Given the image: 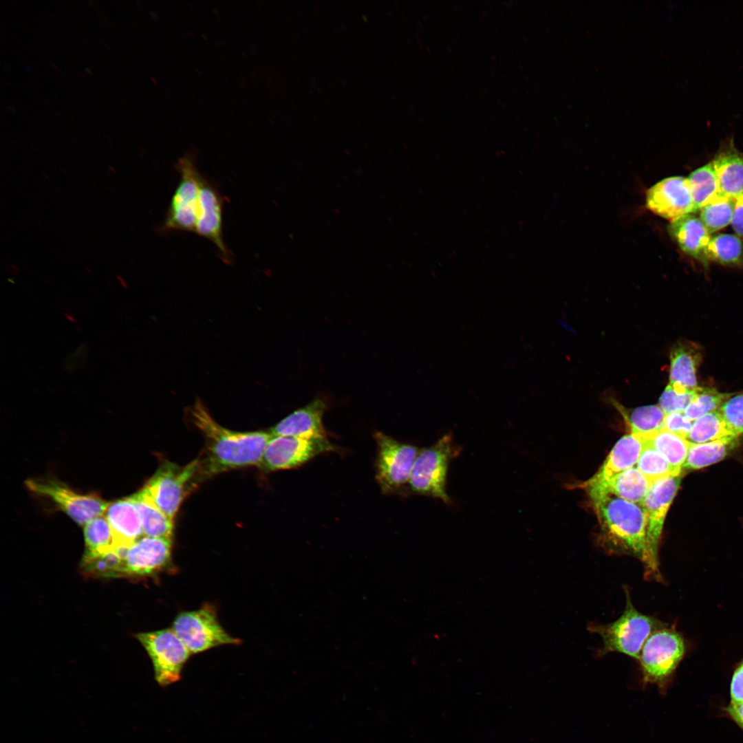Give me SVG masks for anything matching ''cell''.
I'll use <instances>...</instances> for the list:
<instances>
[{"label": "cell", "instance_id": "obj_1", "mask_svg": "<svg viewBox=\"0 0 743 743\" xmlns=\"http://www.w3.org/2000/svg\"><path fill=\"white\" fill-rule=\"evenodd\" d=\"M191 417L206 442L204 455L199 460L200 473L210 476L261 466L265 449L273 436L270 431L239 432L226 429L212 418L199 400L191 409Z\"/></svg>", "mask_w": 743, "mask_h": 743}, {"label": "cell", "instance_id": "obj_2", "mask_svg": "<svg viewBox=\"0 0 743 743\" xmlns=\"http://www.w3.org/2000/svg\"><path fill=\"white\" fill-rule=\"evenodd\" d=\"M603 530V546L647 564L646 517L642 505L624 499L599 485L585 484Z\"/></svg>", "mask_w": 743, "mask_h": 743}, {"label": "cell", "instance_id": "obj_3", "mask_svg": "<svg viewBox=\"0 0 743 743\" xmlns=\"http://www.w3.org/2000/svg\"><path fill=\"white\" fill-rule=\"evenodd\" d=\"M624 591L626 604L620 617L608 624L590 623L588 629L599 634L602 639L603 647L598 655L618 652L638 660L648 637L667 623L638 611L632 601L629 589L626 587Z\"/></svg>", "mask_w": 743, "mask_h": 743}, {"label": "cell", "instance_id": "obj_4", "mask_svg": "<svg viewBox=\"0 0 743 743\" xmlns=\"http://www.w3.org/2000/svg\"><path fill=\"white\" fill-rule=\"evenodd\" d=\"M682 635L667 624L646 640L638 661L643 685H656L665 691L685 654Z\"/></svg>", "mask_w": 743, "mask_h": 743}, {"label": "cell", "instance_id": "obj_5", "mask_svg": "<svg viewBox=\"0 0 743 743\" xmlns=\"http://www.w3.org/2000/svg\"><path fill=\"white\" fill-rule=\"evenodd\" d=\"M459 452L451 434H445L431 446L420 449L408 482L411 491L450 503L446 490L447 471L450 462Z\"/></svg>", "mask_w": 743, "mask_h": 743}, {"label": "cell", "instance_id": "obj_6", "mask_svg": "<svg viewBox=\"0 0 743 743\" xmlns=\"http://www.w3.org/2000/svg\"><path fill=\"white\" fill-rule=\"evenodd\" d=\"M681 475L664 477L652 482L642 504L646 517L647 564L644 578L663 581L658 550L665 519L681 482Z\"/></svg>", "mask_w": 743, "mask_h": 743}, {"label": "cell", "instance_id": "obj_7", "mask_svg": "<svg viewBox=\"0 0 743 743\" xmlns=\"http://www.w3.org/2000/svg\"><path fill=\"white\" fill-rule=\"evenodd\" d=\"M175 169L180 180L172 195L162 228L169 232L195 233L204 176L198 171L193 154L180 158Z\"/></svg>", "mask_w": 743, "mask_h": 743}, {"label": "cell", "instance_id": "obj_8", "mask_svg": "<svg viewBox=\"0 0 743 743\" xmlns=\"http://www.w3.org/2000/svg\"><path fill=\"white\" fill-rule=\"evenodd\" d=\"M191 653L204 652L215 647L238 644L239 639L229 635L219 624L214 607L204 605L200 609L180 613L172 628Z\"/></svg>", "mask_w": 743, "mask_h": 743}, {"label": "cell", "instance_id": "obj_9", "mask_svg": "<svg viewBox=\"0 0 743 743\" xmlns=\"http://www.w3.org/2000/svg\"><path fill=\"white\" fill-rule=\"evenodd\" d=\"M136 638L147 652L155 678L161 686H168L181 678L191 652L172 629L140 633Z\"/></svg>", "mask_w": 743, "mask_h": 743}, {"label": "cell", "instance_id": "obj_10", "mask_svg": "<svg viewBox=\"0 0 743 743\" xmlns=\"http://www.w3.org/2000/svg\"><path fill=\"white\" fill-rule=\"evenodd\" d=\"M198 472L199 460H195L184 466L165 462L142 488L158 507L173 520L193 479Z\"/></svg>", "mask_w": 743, "mask_h": 743}, {"label": "cell", "instance_id": "obj_11", "mask_svg": "<svg viewBox=\"0 0 743 743\" xmlns=\"http://www.w3.org/2000/svg\"><path fill=\"white\" fill-rule=\"evenodd\" d=\"M374 438L378 446L376 476L381 490L385 493L400 489L409 482L420 449L380 431Z\"/></svg>", "mask_w": 743, "mask_h": 743}, {"label": "cell", "instance_id": "obj_12", "mask_svg": "<svg viewBox=\"0 0 743 743\" xmlns=\"http://www.w3.org/2000/svg\"><path fill=\"white\" fill-rule=\"evenodd\" d=\"M32 493L50 499L80 526L104 515L110 503L96 495L80 494L59 482L32 479L25 482Z\"/></svg>", "mask_w": 743, "mask_h": 743}, {"label": "cell", "instance_id": "obj_13", "mask_svg": "<svg viewBox=\"0 0 743 743\" xmlns=\"http://www.w3.org/2000/svg\"><path fill=\"white\" fill-rule=\"evenodd\" d=\"M335 450L327 438L273 435L265 449L260 466L269 471L294 469L318 455Z\"/></svg>", "mask_w": 743, "mask_h": 743}, {"label": "cell", "instance_id": "obj_14", "mask_svg": "<svg viewBox=\"0 0 743 743\" xmlns=\"http://www.w3.org/2000/svg\"><path fill=\"white\" fill-rule=\"evenodd\" d=\"M172 539L144 536L127 549L120 577H149L165 571L171 564Z\"/></svg>", "mask_w": 743, "mask_h": 743}, {"label": "cell", "instance_id": "obj_15", "mask_svg": "<svg viewBox=\"0 0 743 743\" xmlns=\"http://www.w3.org/2000/svg\"><path fill=\"white\" fill-rule=\"evenodd\" d=\"M646 206L654 213L671 222L693 213L687 177L665 178L652 186L646 195Z\"/></svg>", "mask_w": 743, "mask_h": 743}, {"label": "cell", "instance_id": "obj_16", "mask_svg": "<svg viewBox=\"0 0 743 743\" xmlns=\"http://www.w3.org/2000/svg\"><path fill=\"white\" fill-rule=\"evenodd\" d=\"M223 207L224 199L218 189L203 177L195 233L212 242L217 249L220 258L230 263L233 259V253L225 244L222 235Z\"/></svg>", "mask_w": 743, "mask_h": 743}, {"label": "cell", "instance_id": "obj_17", "mask_svg": "<svg viewBox=\"0 0 743 743\" xmlns=\"http://www.w3.org/2000/svg\"><path fill=\"white\" fill-rule=\"evenodd\" d=\"M327 403L316 398L305 406L284 418L269 431L273 435H290L305 438H327L323 417Z\"/></svg>", "mask_w": 743, "mask_h": 743}, {"label": "cell", "instance_id": "obj_18", "mask_svg": "<svg viewBox=\"0 0 743 743\" xmlns=\"http://www.w3.org/2000/svg\"><path fill=\"white\" fill-rule=\"evenodd\" d=\"M711 162L720 194L734 200L743 194V152L735 147L733 138L721 144Z\"/></svg>", "mask_w": 743, "mask_h": 743}, {"label": "cell", "instance_id": "obj_19", "mask_svg": "<svg viewBox=\"0 0 743 743\" xmlns=\"http://www.w3.org/2000/svg\"><path fill=\"white\" fill-rule=\"evenodd\" d=\"M668 230L684 252L708 267L707 247L711 237L699 217L687 214L671 222Z\"/></svg>", "mask_w": 743, "mask_h": 743}, {"label": "cell", "instance_id": "obj_20", "mask_svg": "<svg viewBox=\"0 0 743 743\" xmlns=\"http://www.w3.org/2000/svg\"><path fill=\"white\" fill-rule=\"evenodd\" d=\"M105 515L118 549H127L144 535L138 510L129 497L110 503Z\"/></svg>", "mask_w": 743, "mask_h": 743}, {"label": "cell", "instance_id": "obj_21", "mask_svg": "<svg viewBox=\"0 0 743 743\" xmlns=\"http://www.w3.org/2000/svg\"><path fill=\"white\" fill-rule=\"evenodd\" d=\"M644 444L633 433L625 435L614 445L599 471L585 484H601L636 464Z\"/></svg>", "mask_w": 743, "mask_h": 743}, {"label": "cell", "instance_id": "obj_22", "mask_svg": "<svg viewBox=\"0 0 743 743\" xmlns=\"http://www.w3.org/2000/svg\"><path fill=\"white\" fill-rule=\"evenodd\" d=\"M701 360V352L694 343H678L670 353L669 384L688 390L696 389L698 387L696 372Z\"/></svg>", "mask_w": 743, "mask_h": 743}, {"label": "cell", "instance_id": "obj_23", "mask_svg": "<svg viewBox=\"0 0 743 743\" xmlns=\"http://www.w3.org/2000/svg\"><path fill=\"white\" fill-rule=\"evenodd\" d=\"M129 497L138 510L144 536L172 539L173 520L158 507L143 488Z\"/></svg>", "mask_w": 743, "mask_h": 743}, {"label": "cell", "instance_id": "obj_24", "mask_svg": "<svg viewBox=\"0 0 743 743\" xmlns=\"http://www.w3.org/2000/svg\"><path fill=\"white\" fill-rule=\"evenodd\" d=\"M738 443L737 436H729L700 444L691 443L682 469L697 470L718 462L735 449Z\"/></svg>", "mask_w": 743, "mask_h": 743}, {"label": "cell", "instance_id": "obj_25", "mask_svg": "<svg viewBox=\"0 0 743 743\" xmlns=\"http://www.w3.org/2000/svg\"><path fill=\"white\" fill-rule=\"evenodd\" d=\"M652 484L651 481L634 466L603 483L591 484L602 486L624 499L642 505Z\"/></svg>", "mask_w": 743, "mask_h": 743}, {"label": "cell", "instance_id": "obj_26", "mask_svg": "<svg viewBox=\"0 0 743 743\" xmlns=\"http://www.w3.org/2000/svg\"><path fill=\"white\" fill-rule=\"evenodd\" d=\"M636 435L645 444L661 453L671 466L682 471L691 444L687 439L664 428L649 434Z\"/></svg>", "mask_w": 743, "mask_h": 743}, {"label": "cell", "instance_id": "obj_27", "mask_svg": "<svg viewBox=\"0 0 743 743\" xmlns=\"http://www.w3.org/2000/svg\"><path fill=\"white\" fill-rule=\"evenodd\" d=\"M693 204V213L720 195L712 162L696 169L687 177Z\"/></svg>", "mask_w": 743, "mask_h": 743}, {"label": "cell", "instance_id": "obj_28", "mask_svg": "<svg viewBox=\"0 0 743 743\" xmlns=\"http://www.w3.org/2000/svg\"><path fill=\"white\" fill-rule=\"evenodd\" d=\"M83 528L85 543L83 557H94L118 550L105 514L87 522Z\"/></svg>", "mask_w": 743, "mask_h": 743}, {"label": "cell", "instance_id": "obj_29", "mask_svg": "<svg viewBox=\"0 0 743 743\" xmlns=\"http://www.w3.org/2000/svg\"><path fill=\"white\" fill-rule=\"evenodd\" d=\"M709 261L743 268V243L732 234H719L711 238L707 247Z\"/></svg>", "mask_w": 743, "mask_h": 743}, {"label": "cell", "instance_id": "obj_30", "mask_svg": "<svg viewBox=\"0 0 743 743\" xmlns=\"http://www.w3.org/2000/svg\"><path fill=\"white\" fill-rule=\"evenodd\" d=\"M729 436L734 435L717 409L694 420L687 440L691 443L700 444Z\"/></svg>", "mask_w": 743, "mask_h": 743}, {"label": "cell", "instance_id": "obj_31", "mask_svg": "<svg viewBox=\"0 0 743 743\" xmlns=\"http://www.w3.org/2000/svg\"><path fill=\"white\" fill-rule=\"evenodd\" d=\"M621 412L628 424L631 433L646 435L663 428L665 413L659 405H647Z\"/></svg>", "mask_w": 743, "mask_h": 743}, {"label": "cell", "instance_id": "obj_32", "mask_svg": "<svg viewBox=\"0 0 743 743\" xmlns=\"http://www.w3.org/2000/svg\"><path fill=\"white\" fill-rule=\"evenodd\" d=\"M735 201L720 195L700 210V219L709 233L731 223Z\"/></svg>", "mask_w": 743, "mask_h": 743}, {"label": "cell", "instance_id": "obj_33", "mask_svg": "<svg viewBox=\"0 0 743 743\" xmlns=\"http://www.w3.org/2000/svg\"><path fill=\"white\" fill-rule=\"evenodd\" d=\"M636 467L652 482L680 475L682 472L671 466L658 451L645 444Z\"/></svg>", "mask_w": 743, "mask_h": 743}, {"label": "cell", "instance_id": "obj_34", "mask_svg": "<svg viewBox=\"0 0 743 743\" xmlns=\"http://www.w3.org/2000/svg\"><path fill=\"white\" fill-rule=\"evenodd\" d=\"M733 394L722 393L712 387H698L694 399L683 411L691 422L699 417L717 410Z\"/></svg>", "mask_w": 743, "mask_h": 743}, {"label": "cell", "instance_id": "obj_35", "mask_svg": "<svg viewBox=\"0 0 743 743\" xmlns=\"http://www.w3.org/2000/svg\"><path fill=\"white\" fill-rule=\"evenodd\" d=\"M698 387L693 390L667 386L659 399V407L665 414L683 412L696 396Z\"/></svg>", "mask_w": 743, "mask_h": 743}, {"label": "cell", "instance_id": "obj_36", "mask_svg": "<svg viewBox=\"0 0 743 743\" xmlns=\"http://www.w3.org/2000/svg\"><path fill=\"white\" fill-rule=\"evenodd\" d=\"M718 410L731 433L743 435V393L733 394Z\"/></svg>", "mask_w": 743, "mask_h": 743}, {"label": "cell", "instance_id": "obj_37", "mask_svg": "<svg viewBox=\"0 0 743 743\" xmlns=\"http://www.w3.org/2000/svg\"><path fill=\"white\" fill-rule=\"evenodd\" d=\"M693 422L690 421L683 412H674L665 414L663 428L683 438L687 439L691 429Z\"/></svg>", "mask_w": 743, "mask_h": 743}, {"label": "cell", "instance_id": "obj_38", "mask_svg": "<svg viewBox=\"0 0 743 743\" xmlns=\"http://www.w3.org/2000/svg\"><path fill=\"white\" fill-rule=\"evenodd\" d=\"M731 704L743 702V659L734 671L731 683Z\"/></svg>", "mask_w": 743, "mask_h": 743}, {"label": "cell", "instance_id": "obj_39", "mask_svg": "<svg viewBox=\"0 0 743 743\" xmlns=\"http://www.w3.org/2000/svg\"><path fill=\"white\" fill-rule=\"evenodd\" d=\"M731 224L735 233L743 237V194L735 199Z\"/></svg>", "mask_w": 743, "mask_h": 743}, {"label": "cell", "instance_id": "obj_40", "mask_svg": "<svg viewBox=\"0 0 743 743\" xmlns=\"http://www.w3.org/2000/svg\"><path fill=\"white\" fill-rule=\"evenodd\" d=\"M726 711L743 730V702L739 704H731L726 708Z\"/></svg>", "mask_w": 743, "mask_h": 743}]
</instances>
